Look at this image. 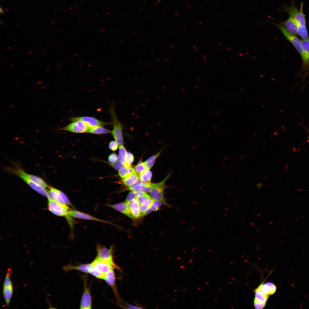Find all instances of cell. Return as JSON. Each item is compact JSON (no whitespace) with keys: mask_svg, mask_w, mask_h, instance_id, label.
Here are the masks:
<instances>
[{"mask_svg":"<svg viewBox=\"0 0 309 309\" xmlns=\"http://www.w3.org/2000/svg\"><path fill=\"white\" fill-rule=\"evenodd\" d=\"M48 207L49 210L55 215L66 217L71 228H73L72 217L68 214V211L71 209L68 205L56 201L48 200Z\"/></svg>","mask_w":309,"mask_h":309,"instance_id":"obj_1","label":"cell"},{"mask_svg":"<svg viewBox=\"0 0 309 309\" xmlns=\"http://www.w3.org/2000/svg\"><path fill=\"white\" fill-rule=\"evenodd\" d=\"M303 3H301L300 10L295 6L294 1L293 0L291 5L289 6L285 5L283 7V11L287 13L289 16L292 17L295 20L297 24L306 25L305 15L303 12Z\"/></svg>","mask_w":309,"mask_h":309,"instance_id":"obj_2","label":"cell"},{"mask_svg":"<svg viewBox=\"0 0 309 309\" xmlns=\"http://www.w3.org/2000/svg\"><path fill=\"white\" fill-rule=\"evenodd\" d=\"M110 113L112 118L113 126V129L111 133L118 145L123 146L122 126L117 118L114 107H112L110 109Z\"/></svg>","mask_w":309,"mask_h":309,"instance_id":"obj_3","label":"cell"},{"mask_svg":"<svg viewBox=\"0 0 309 309\" xmlns=\"http://www.w3.org/2000/svg\"><path fill=\"white\" fill-rule=\"evenodd\" d=\"M11 270L9 268L7 270L3 287V293L6 304L8 307L12 298L13 287L11 279Z\"/></svg>","mask_w":309,"mask_h":309,"instance_id":"obj_4","label":"cell"},{"mask_svg":"<svg viewBox=\"0 0 309 309\" xmlns=\"http://www.w3.org/2000/svg\"><path fill=\"white\" fill-rule=\"evenodd\" d=\"M84 286V291L80 302V308L89 309L92 308V297L90 293V286L88 284V276L87 275L81 277Z\"/></svg>","mask_w":309,"mask_h":309,"instance_id":"obj_5","label":"cell"},{"mask_svg":"<svg viewBox=\"0 0 309 309\" xmlns=\"http://www.w3.org/2000/svg\"><path fill=\"white\" fill-rule=\"evenodd\" d=\"M169 174L162 181L157 183H153L150 191L151 198L154 200L159 201L166 204L164 197L163 192L165 189V183L169 178Z\"/></svg>","mask_w":309,"mask_h":309,"instance_id":"obj_6","label":"cell"},{"mask_svg":"<svg viewBox=\"0 0 309 309\" xmlns=\"http://www.w3.org/2000/svg\"><path fill=\"white\" fill-rule=\"evenodd\" d=\"M274 24L280 29L286 39L292 44L302 56V50L300 40L295 35L288 31L282 23H274Z\"/></svg>","mask_w":309,"mask_h":309,"instance_id":"obj_7","label":"cell"},{"mask_svg":"<svg viewBox=\"0 0 309 309\" xmlns=\"http://www.w3.org/2000/svg\"><path fill=\"white\" fill-rule=\"evenodd\" d=\"M96 258L103 261L112 264H115L113 261V247L110 249L98 243L96 247Z\"/></svg>","mask_w":309,"mask_h":309,"instance_id":"obj_8","label":"cell"},{"mask_svg":"<svg viewBox=\"0 0 309 309\" xmlns=\"http://www.w3.org/2000/svg\"><path fill=\"white\" fill-rule=\"evenodd\" d=\"M90 127L83 122L76 120L68 125L56 130H65L76 133L87 132Z\"/></svg>","mask_w":309,"mask_h":309,"instance_id":"obj_9","label":"cell"},{"mask_svg":"<svg viewBox=\"0 0 309 309\" xmlns=\"http://www.w3.org/2000/svg\"><path fill=\"white\" fill-rule=\"evenodd\" d=\"M91 264L92 267L101 274L104 278L105 274L110 270L114 268H119L115 264L103 261L96 258Z\"/></svg>","mask_w":309,"mask_h":309,"instance_id":"obj_10","label":"cell"},{"mask_svg":"<svg viewBox=\"0 0 309 309\" xmlns=\"http://www.w3.org/2000/svg\"><path fill=\"white\" fill-rule=\"evenodd\" d=\"M103 280L111 287L112 289L117 302L122 307V303L118 292L116 284L115 275L114 269H112L105 274Z\"/></svg>","mask_w":309,"mask_h":309,"instance_id":"obj_11","label":"cell"},{"mask_svg":"<svg viewBox=\"0 0 309 309\" xmlns=\"http://www.w3.org/2000/svg\"><path fill=\"white\" fill-rule=\"evenodd\" d=\"M15 175L21 179L25 178H28L43 188H46L48 187V185L42 179L38 176L29 174L21 168L16 170Z\"/></svg>","mask_w":309,"mask_h":309,"instance_id":"obj_12","label":"cell"},{"mask_svg":"<svg viewBox=\"0 0 309 309\" xmlns=\"http://www.w3.org/2000/svg\"><path fill=\"white\" fill-rule=\"evenodd\" d=\"M70 121H74L76 120L82 121L90 127L98 126H103L108 124L110 123L98 120L94 118L89 116H81L72 117L70 118Z\"/></svg>","mask_w":309,"mask_h":309,"instance_id":"obj_13","label":"cell"},{"mask_svg":"<svg viewBox=\"0 0 309 309\" xmlns=\"http://www.w3.org/2000/svg\"><path fill=\"white\" fill-rule=\"evenodd\" d=\"M69 215L72 217L83 219L92 220L109 224H112L109 221L103 220L92 215L73 209L68 211Z\"/></svg>","mask_w":309,"mask_h":309,"instance_id":"obj_14","label":"cell"},{"mask_svg":"<svg viewBox=\"0 0 309 309\" xmlns=\"http://www.w3.org/2000/svg\"><path fill=\"white\" fill-rule=\"evenodd\" d=\"M153 184L142 181L139 178L136 183L129 187L128 189L134 191L148 192H150Z\"/></svg>","mask_w":309,"mask_h":309,"instance_id":"obj_15","label":"cell"},{"mask_svg":"<svg viewBox=\"0 0 309 309\" xmlns=\"http://www.w3.org/2000/svg\"><path fill=\"white\" fill-rule=\"evenodd\" d=\"M132 219H137L140 217V205L136 198L127 202Z\"/></svg>","mask_w":309,"mask_h":309,"instance_id":"obj_16","label":"cell"},{"mask_svg":"<svg viewBox=\"0 0 309 309\" xmlns=\"http://www.w3.org/2000/svg\"><path fill=\"white\" fill-rule=\"evenodd\" d=\"M90 266L91 263L74 265L70 263L64 266L63 268L66 272H67L72 270H76L86 273H89L88 269Z\"/></svg>","mask_w":309,"mask_h":309,"instance_id":"obj_17","label":"cell"},{"mask_svg":"<svg viewBox=\"0 0 309 309\" xmlns=\"http://www.w3.org/2000/svg\"><path fill=\"white\" fill-rule=\"evenodd\" d=\"M300 40L302 50V55L301 57L303 66L304 67L309 64V40L304 39Z\"/></svg>","mask_w":309,"mask_h":309,"instance_id":"obj_18","label":"cell"},{"mask_svg":"<svg viewBox=\"0 0 309 309\" xmlns=\"http://www.w3.org/2000/svg\"><path fill=\"white\" fill-rule=\"evenodd\" d=\"M106 206L111 207L125 215L132 218L128 203L126 201L114 205H107Z\"/></svg>","mask_w":309,"mask_h":309,"instance_id":"obj_19","label":"cell"},{"mask_svg":"<svg viewBox=\"0 0 309 309\" xmlns=\"http://www.w3.org/2000/svg\"><path fill=\"white\" fill-rule=\"evenodd\" d=\"M258 289L264 294L269 296L274 294L276 292V286L271 282H267L264 284H261L258 288Z\"/></svg>","mask_w":309,"mask_h":309,"instance_id":"obj_20","label":"cell"},{"mask_svg":"<svg viewBox=\"0 0 309 309\" xmlns=\"http://www.w3.org/2000/svg\"><path fill=\"white\" fill-rule=\"evenodd\" d=\"M284 26L290 33L297 36V25L295 20L289 16L288 19L282 23Z\"/></svg>","mask_w":309,"mask_h":309,"instance_id":"obj_21","label":"cell"},{"mask_svg":"<svg viewBox=\"0 0 309 309\" xmlns=\"http://www.w3.org/2000/svg\"><path fill=\"white\" fill-rule=\"evenodd\" d=\"M139 178L138 176L135 173L127 178L122 179V181L125 185L130 187L136 183Z\"/></svg>","mask_w":309,"mask_h":309,"instance_id":"obj_22","label":"cell"},{"mask_svg":"<svg viewBox=\"0 0 309 309\" xmlns=\"http://www.w3.org/2000/svg\"><path fill=\"white\" fill-rule=\"evenodd\" d=\"M110 130L104 128L103 126H98L90 127L87 132L93 134H100L111 133Z\"/></svg>","mask_w":309,"mask_h":309,"instance_id":"obj_23","label":"cell"},{"mask_svg":"<svg viewBox=\"0 0 309 309\" xmlns=\"http://www.w3.org/2000/svg\"><path fill=\"white\" fill-rule=\"evenodd\" d=\"M135 173L134 169L130 167L121 169L119 171L118 174L122 179H124L129 177Z\"/></svg>","mask_w":309,"mask_h":309,"instance_id":"obj_24","label":"cell"},{"mask_svg":"<svg viewBox=\"0 0 309 309\" xmlns=\"http://www.w3.org/2000/svg\"><path fill=\"white\" fill-rule=\"evenodd\" d=\"M297 25L298 34L303 39L309 40V36L306 25L299 24H297Z\"/></svg>","mask_w":309,"mask_h":309,"instance_id":"obj_25","label":"cell"},{"mask_svg":"<svg viewBox=\"0 0 309 309\" xmlns=\"http://www.w3.org/2000/svg\"><path fill=\"white\" fill-rule=\"evenodd\" d=\"M152 176V172L148 169L139 174L138 176L139 179L141 181L147 182H150Z\"/></svg>","mask_w":309,"mask_h":309,"instance_id":"obj_26","label":"cell"},{"mask_svg":"<svg viewBox=\"0 0 309 309\" xmlns=\"http://www.w3.org/2000/svg\"><path fill=\"white\" fill-rule=\"evenodd\" d=\"M127 153L123 146H120L118 156L119 161L124 164L125 166L127 162Z\"/></svg>","mask_w":309,"mask_h":309,"instance_id":"obj_27","label":"cell"},{"mask_svg":"<svg viewBox=\"0 0 309 309\" xmlns=\"http://www.w3.org/2000/svg\"><path fill=\"white\" fill-rule=\"evenodd\" d=\"M255 298L260 302L266 303L269 296L263 294L258 288L255 290Z\"/></svg>","mask_w":309,"mask_h":309,"instance_id":"obj_28","label":"cell"},{"mask_svg":"<svg viewBox=\"0 0 309 309\" xmlns=\"http://www.w3.org/2000/svg\"><path fill=\"white\" fill-rule=\"evenodd\" d=\"M163 203L159 201L154 200L153 203L150 207L144 213V216L150 213L159 210Z\"/></svg>","mask_w":309,"mask_h":309,"instance_id":"obj_29","label":"cell"},{"mask_svg":"<svg viewBox=\"0 0 309 309\" xmlns=\"http://www.w3.org/2000/svg\"><path fill=\"white\" fill-rule=\"evenodd\" d=\"M161 151L159 152L156 154L150 157L144 162L148 169H150L152 168L156 159L161 154Z\"/></svg>","mask_w":309,"mask_h":309,"instance_id":"obj_30","label":"cell"},{"mask_svg":"<svg viewBox=\"0 0 309 309\" xmlns=\"http://www.w3.org/2000/svg\"><path fill=\"white\" fill-rule=\"evenodd\" d=\"M49 189L50 191L56 201L65 204L59 194L57 189L51 187L49 188Z\"/></svg>","mask_w":309,"mask_h":309,"instance_id":"obj_31","label":"cell"},{"mask_svg":"<svg viewBox=\"0 0 309 309\" xmlns=\"http://www.w3.org/2000/svg\"><path fill=\"white\" fill-rule=\"evenodd\" d=\"M134 168L135 171L139 174L148 169L144 162L141 161H140Z\"/></svg>","mask_w":309,"mask_h":309,"instance_id":"obj_32","label":"cell"},{"mask_svg":"<svg viewBox=\"0 0 309 309\" xmlns=\"http://www.w3.org/2000/svg\"><path fill=\"white\" fill-rule=\"evenodd\" d=\"M88 273L98 278L104 279V276L92 267L91 264V266L88 269Z\"/></svg>","mask_w":309,"mask_h":309,"instance_id":"obj_33","label":"cell"},{"mask_svg":"<svg viewBox=\"0 0 309 309\" xmlns=\"http://www.w3.org/2000/svg\"><path fill=\"white\" fill-rule=\"evenodd\" d=\"M57 191L61 198L65 204L73 207L72 204L71 203L66 195L63 192L58 189H57Z\"/></svg>","mask_w":309,"mask_h":309,"instance_id":"obj_34","label":"cell"},{"mask_svg":"<svg viewBox=\"0 0 309 309\" xmlns=\"http://www.w3.org/2000/svg\"><path fill=\"white\" fill-rule=\"evenodd\" d=\"M134 156L131 153L127 152V162L125 166L126 168L131 167V165L134 160Z\"/></svg>","mask_w":309,"mask_h":309,"instance_id":"obj_35","label":"cell"},{"mask_svg":"<svg viewBox=\"0 0 309 309\" xmlns=\"http://www.w3.org/2000/svg\"><path fill=\"white\" fill-rule=\"evenodd\" d=\"M109 164L115 169L119 171L121 169L126 168L125 165L119 161L113 163H109Z\"/></svg>","mask_w":309,"mask_h":309,"instance_id":"obj_36","label":"cell"},{"mask_svg":"<svg viewBox=\"0 0 309 309\" xmlns=\"http://www.w3.org/2000/svg\"><path fill=\"white\" fill-rule=\"evenodd\" d=\"M151 198H152L148 194L146 196L139 197L136 198L140 205H142Z\"/></svg>","mask_w":309,"mask_h":309,"instance_id":"obj_37","label":"cell"},{"mask_svg":"<svg viewBox=\"0 0 309 309\" xmlns=\"http://www.w3.org/2000/svg\"><path fill=\"white\" fill-rule=\"evenodd\" d=\"M266 305V303L260 302L254 298V305L256 309H263L265 307Z\"/></svg>","mask_w":309,"mask_h":309,"instance_id":"obj_38","label":"cell"},{"mask_svg":"<svg viewBox=\"0 0 309 309\" xmlns=\"http://www.w3.org/2000/svg\"><path fill=\"white\" fill-rule=\"evenodd\" d=\"M108 159L109 162L111 163H114L118 161V157L116 154L113 153L108 156Z\"/></svg>","mask_w":309,"mask_h":309,"instance_id":"obj_39","label":"cell"},{"mask_svg":"<svg viewBox=\"0 0 309 309\" xmlns=\"http://www.w3.org/2000/svg\"><path fill=\"white\" fill-rule=\"evenodd\" d=\"M118 145L116 141H112L110 142L108 146L110 149L113 151H115L118 148Z\"/></svg>","mask_w":309,"mask_h":309,"instance_id":"obj_40","label":"cell"},{"mask_svg":"<svg viewBox=\"0 0 309 309\" xmlns=\"http://www.w3.org/2000/svg\"><path fill=\"white\" fill-rule=\"evenodd\" d=\"M136 196L135 191H130L128 194L126 198L125 201L128 202L136 198Z\"/></svg>","mask_w":309,"mask_h":309,"instance_id":"obj_41","label":"cell"},{"mask_svg":"<svg viewBox=\"0 0 309 309\" xmlns=\"http://www.w3.org/2000/svg\"><path fill=\"white\" fill-rule=\"evenodd\" d=\"M124 305V308H128V309H142L143 308L137 306L133 305L128 303H127L125 302H122Z\"/></svg>","mask_w":309,"mask_h":309,"instance_id":"obj_42","label":"cell"},{"mask_svg":"<svg viewBox=\"0 0 309 309\" xmlns=\"http://www.w3.org/2000/svg\"><path fill=\"white\" fill-rule=\"evenodd\" d=\"M306 130L307 131H308V137L307 138V139H308V140H309V130H308L307 128H306Z\"/></svg>","mask_w":309,"mask_h":309,"instance_id":"obj_43","label":"cell"}]
</instances>
